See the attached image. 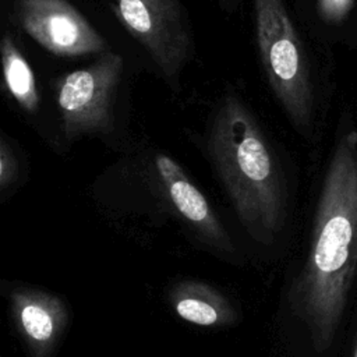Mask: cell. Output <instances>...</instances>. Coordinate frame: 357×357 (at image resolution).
I'll return each mask as SVG.
<instances>
[{"label": "cell", "instance_id": "4fadbf2b", "mask_svg": "<svg viewBox=\"0 0 357 357\" xmlns=\"http://www.w3.org/2000/svg\"><path fill=\"white\" fill-rule=\"evenodd\" d=\"M218 1H219L220 7H222L223 10H226V11H233V10L236 8L238 0H218Z\"/></svg>", "mask_w": 357, "mask_h": 357}, {"label": "cell", "instance_id": "277c9868", "mask_svg": "<svg viewBox=\"0 0 357 357\" xmlns=\"http://www.w3.org/2000/svg\"><path fill=\"white\" fill-rule=\"evenodd\" d=\"M123 74V57L109 50L59 79L56 103L64 141L73 142L85 135L107 137L113 132Z\"/></svg>", "mask_w": 357, "mask_h": 357}, {"label": "cell", "instance_id": "9c48e42d", "mask_svg": "<svg viewBox=\"0 0 357 357\" xmlns=\"http://www.w3.org/2000/svg\"><path fill=\"white\" fill-rule=\"evenodd\" d=\"M169 298L181 319L198 326H229L237 321L229 298L202 282H178L169 291Z\"/></svg>", "mask_w": 357, "mask_h": 357}, {"label": "cell", "instance_id": "8992f818", "mask_svg": "<svg viewBox=\"0 0 357 357\" xmlns=\"http://www.w3.org/2000/svg\"><path fill=\"white\" fill-rule=\"evenodd\" d=\"M10 20L59 57L100 56L110 50L107 40L68 0H15Z\"/></svg>", "mask_w": 357, "mask_h": 357}, {"label": "cell", "instance_id": "8fae6325", "mask_svg": "<svg viewBox=\"0 0 357 357\" xmlns=\"http://www.w3.org/2000/svg\"><path fill=\"white\" fill-rule=\"evenodd\" d=\"M20 173L21 165L15 149L0 134V194L17 183Z\"/></svg>", "mask_w": 357, "mask_h": 357}, {"label": "cell", "instance_id": "30bf717a", "mask_svg": "<svg viewBox=\"0 0 357 357\" xmlns=\"http://www.w3.org/2000/svg\"><path fill=\"white\" fill-rule=\"evenodd\" d=\"M0 74L7 93L26 114L36 117L40 110V93L31 64L10 32L0 35Z\"/></svg>", "mask_w": 357, "mask_h": 357}, {"label": "cell", "instance_id": "5b68a950", "mask_svg": "<svg viewBox=\"0 0 357 357\" xmlns=\"http://www.w3.org/2000/svg\"><path fill=\"white\" fill-rule=\"evenodd\" d=\"M110 10L142 46L172 88L192 57V35L180 0H109Z\"/></svg>", "mask_w": 357, "mask_h": 357}, {"label": "cell", "instance_id": "52a82bcc", "mask_svg": "<svg viewBox=\"0 0 357 357\" xmlns=\"http://www.w3.org/2000/svg\"><path fill=\"white\" fill-rule=\"evenodd\" d=\"M146 166L156 190L195 236L219 254L236 255L229 233L183 166L160 151L151 153Z\"/></svg>", "mask_w": 357, "mask_h": 357}, {"label": "cell", "instance_id": "7a4b0ae2", "mask_svg": "<svg viewBox=\"0 0 357 357\" xmlns=\"http://www.w3.org/2000/svg\"><path fill=\"white\" fill-rule=\"evenodd\" d=\"M206 151L248 234L269 245L284 220L280 167L248 107L233 93L222 98L208 131Z\"/></svg>", "mask_w": 357, "mask_h": 357}, {"label": "cell", "instance_id": "ba28073f", "mask_svg": "<svg viewBox=\"0 0 357 357\" xmlns=\"http://www.w3.org/2000/svg\"><path fill=\"white\" fill-rule=\"evenodd\" d=\"M15 326L31 357H50L68 322L64 301L40 289L18 286L10 291Z\"/></svg>", "mask_w": 357, "mask_h": 357}, {"label": "cell", "instance_id": "5bb4252c", "mask_svg": "<svg viewBox=\"0 0 357 357\" xmlns=\"http://www.w3.org/2000/svg\"><path fill=\"white\" fill-rule=\"evenodd\" d=\"M353 357H357V343H356V347H354V353H353Z\"/></svg>", "mask_w": 357, "mask_h": 357}, {"label": "cell", "instance_id": "6da1fadb", "mask_svg": "<svg viewBox=\"0 0 357 357\" xmlns=\"http://www.w3.org/2000/svg\"><path fill=\"white\" fill-rule=\"evenodd\" d=\"M357 271V131L346 132L329 162L307 259L287 301L317 353L326 351L342 322Z\"/></svg>", "mask_w": 357, "mask_h": 357}, {"label": "cell", "instance_id": "3957f363", "mask_svg": "<svg viewBox=\"0 0 357 357\" xmlns=\"http://www.w3.org/2000/svg\"><path fill=\"white\" fill-rule=\"evenodd\" d=\"M257 42L276 98L298 127L310 124L312 92L304 52L283 0H254Z\"/></svg>", "mask_w": 357, "mask_h": 357}, {"label": "cell", "instance_id": "7c38bea8", "mask_svg": "<svg viewBox=\"0 0 357 357\" xmlns=\"http://www.w3.org/2000/svg\"><path fill=\"white\" fill-rule=\"evenodd\" d=\"M354 0H318L321 17L332 24H337L346 18Z\"/></svg>", "mask_w": 357, "mask_h": 357}]
</instances>
